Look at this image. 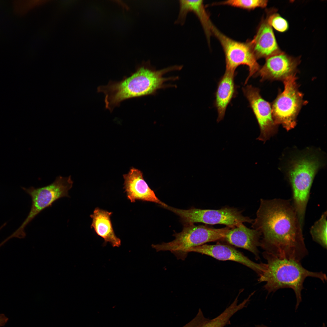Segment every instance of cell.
<instances>
[{
    "label": "cell",
    "mask_w": 327,
    "mask_h": 327,
    "mask_svg": "<svg viewBox=\"0 0 327 327\" xmlns=\"http://www.w3.org/2000/svg\"><path fill=\"white\" fill-rule=\"evenodd\" d=\"M252 227L261 234L264 251L300 262L308 254L302 226L292 200L261 199Z\"/></svg>",
    "instance_id": "6da1fadb"
},
{
    "label": "cell",
    "mask_w": 327,
    "mask_h": 327,
    "mask_svg": "<svg viewBox=\"0 0 327 327\" xmlns=\"http://www.w3.org/2000/svg\"><path fill=\"white\" fill-rule=\"evenodd\" d=\"M182 68L181 65H175L157 70L147 61L138 66L134 72L128 77H124L121 81H110L107 85L98 87L97 92L104 94L105 108L111 112L125 100L153 94L162 88L165 81L173 78H164V74Z\"/></svg>",
    "instance_id": "7a4b0ae2"
},
{
    "label": "cell",
    "mask_w": 327,
    "mask_h": 327,
    "mask_svg": "<svg viewBox=\"0 0 327 327\" xmlns=\"http://www.w3.org/2000/svg\"><path fill=\"white\" fill-rule=\"evenodd\" d=\"M263 256L266 263H264L258 281L265 282L264 288L268 293L281 289H292L297 300L296 309L302 301L301 292L307 277L316 278L324 283L326 281L325 274L321 271H309L302 266L300 262L279 258L264 251Z\"/></svg>",
    "instance_id": "3957f363"
},
{
    "label": "cell",
    "mask_w": 327,
    "mask_h": 327,
    "mask_svg": "<svg viewBox=\"0 0 327 327\" xmlns=\"http://www.w3.org/2000/svg\"><path fill=\"white\" fill-rule=\"evenodd\" d=\"M321 165L319 156L312 153L295 157L289 164L287 176L292 191V201L303 227L311 188Z\"/></svg>",
    "instance_id": "277c9868"
},
{
    "label": "cell",
    "mask_w": 327,
    "mask_h": 327,
    "mask_svg": "<svg viewBox=\"0 0 327 327\" xmlns=\"http://www.w3.org/2000/svg\"><path fill=\"white\" fill-rule=\"evenodd\" d=\"M230 228L226 226L213 229L194 224L185 225L182 231L173 235L175 239L172 241L153 244L152 247L157 252L170 251L177 259L184 260L190 249L207 243L224 239Z\"/></svg>",
    "instance_id": "5b68a950"
},
{
    "label": "cell",
    "mask_w": 327,
    "mask_h": 327,
    "mask_svg": "<svg viewBox=\"0 0 327 327\" xmlns=\"http://www.w3.org/2000/svg\"><path fill=\"white\" fill-rule=\"evenodd\" d=\"M73 183L71 176L66 177L59 176L56 177L52 183L44 187L38 188L32 187L28 188L22 187V190L31 197V207L25 220L9 237L21 238L25 237L26 227L41 212L51 206L54 202L61 197H70L68 191L72 187Z\"/></svg>",
    "instance_id": "8992f818"
},
{
    "label": "cell",
    "mask_w": 327,
    "mask_h": 327,
    "mask_svg": "<svg viewBox=\"0 0 327 327\" xmlns=\"http://www.w3.org/2000/svg\"><path fill=\"white\" fill-rule=\"evenodd\" d=\"M297 79L295 74L283 81V91L279 93L271 104L275 124L281 125L288 131L296 126L298 114L306 102L299 90Z\"/></svg>",
    "instance_id": "52a82bcc"
},
{
    "label": "cell",
    "mask_w": 327,
    "mask_h": 327,
    "mask_svg": "<svg viewBox=\"0 0 327 327\" xmlns=\"http://www.w3.org/2000/svg\"><path fill=\"white\" fill-rule=\"evenodd\" d=\"M165 208L178 216L185 225L201 223L211 225L223 224L231 228L240 223H252L253 221L249 217L243 215L237 209L233 207L218 210L195 208L183 210L167 205Z\"/></svg>",
    "instance_id": "ba28073f"
},
{
    "label": "cell",
    "mask_w": 327,
    "mask_h": 327,
    "mask_svg": "<svg viewBox=\"0 0 327 327\" xmlns=\"http://www.w3.org/2000/svg\"><path fill=\"white\" fill-rule=\"evenodd\" d=\"M212 34L217 38L221 45L225 56L226 70L235 72L239 66L243 65L248 67L249 75L245 84L249 79L256 75L260 67L248 43L234 40L227 36L213 25L211 27Z\"/></svg>",
    "instance_id": "9c48e42d"
},
{
    "label": "cell",
    "mask_w": 327,
    "mask_h": 327,
    "mask_svg": "<svg viewBox=\"0 0 327 327\" xmlns=\"http://www.w3.org/2000/svg\"><path fill=\"white\" fill-rule=\"evenodd\" d=\"M242 91L260 128V133L256 139L265 143L277 130L278 126L275 124L272 117L271 105L263 98L258 88L248 85L242 88Z\"/></svg>",
    "instance_id": "30bf717a"
},
{
    "label": "cell",
    "mask_w": 327,
    "mask_h": 327,
    "mask_svg": "<svg viewBox=\"0 0 327 327\" xmlns=\"http://www.w3.org/2000/svg\"><path fill=\"white\" fill-rule=\"evenodd\" d=\"M300 58L288 55L283 51L266 59L264 65L255 75L259 76L261 81L265 80L284 81L296 74Z\"/></svg>",
    "instance_id": "8fae6325"
},
{
    "label": "cell",
    "mask_w": 327,
    "mask_h": 327,
    "mask_svg": "<svg viewBox=\"0 0 327 327\" xmlns=\"http://www.w3.org/2000/svg\"><path fill=\"white\" fill-rule=\"evenodd\" d=\"M189 252L205 255L220 260H230L239 263L253 270L258 276L261 273L263 267V263L253 262L229 245L219 243L214 245L204 244L190 249Z\"/></svg>",
    "instance_id": "7c38bea8"
},
{
    "label": "cell",
    "mask_w": 327,
    "mask_h": 327,
    "mask_svg": "<svg viewBox=\"0 0 327 327\" xmlns=\"http://www.w3.org/2000/svg\"><path fill=\"white\" fill-rule=\"evenodd\" d=\"M124 189L127 198L132 203L137 200L157 203L165 208L168 205L162 202L144 180L141 171L132 167L129 172L123 175Z\"/></svg>",
    "instance_id": "4fadbf2b"
},
{
    "label": "cell",
    "mask_w": 327,
    "mask_h": 327,
    "mask_svg": "<svg viewBox=\"0 0 327 327\" xmlns=\"http://www.w3.org/2000/svg\"><path fill=\"white\" fill-rule=\"evenodd\" d=\"M248 43L257 59H266L282 51L278 45L267 16L261 23L253 39Z\"/></svg>",
    "instance_id": "5bb4252c"
},
{
    "label": "cell",
    "mask_w": 327,
    "mask_h": 327,
    "mask_svg": "<svg viewBox=\"0 0 327 327\" xmlns=\"http://www.w3.org/2000/svg\"><path fill=\"white\" fill-rule=\"evenodd\" d=\"M260 239L259 232L248 228L242 223L230 228L224 240L230 244L249 251L258 260L260 259L258 247L260 246Z\"/></svg>",
    "instance_id": "9a60e30c"
},
{
    "label": "cell",
    "mask_w": 327,
    "mask_h": 327,
    "mask_svg": "<svg viewBox=\"0 0 327 327\" xmlns=\"http://www.w3.org/2000/svg\"><path fill=\"white\" fill-rule=\"evenodd\" d=\"M179 13L174 24L184 25L188 14L190 12H193L199 20L209 44L213 24L205 8L203 1L181 0L179 1Z\"/></svg>",
    "instance_id": "2e32d148"
},
{
    "label": "cell",
    "mask_w": 327,
    "mask_h": 327,
    "mask_svg": "<svg viewBox=\"0 0 327 327\" xmlns=\"http://www.w3.org/2000/svg\"><path fill=\"white\" fill-rule=\"evenodd\" d=\"M235 75V72L225 71L218 83L214 102L218 113V122L223 119L227 106L236 95Z\"/></svg>",
    "instance_id": "e0dca14e"
},
{
    "label": "cell",
    "mask_w": 327,
    "mask_h": 327,
    "mask_svg": "<svg viewBox=\"0 0 327 327\" xmlns=\"http://www.w3.org/2000/svg\"><path fill=\"white\" fill-rule=\"evenodd\" d=\"M111 212L96 208L90 215L92 219L91 228L98 236L102 237L104 243H110L114 247H119L121 240L115 235L110 219Z\"/></svg>",
    "instance_id": "ac0fdd59"
},
{
    "label": "cell",
    "mask_w": 327,
    "mask_h": 327,
    "mask_svg": "<svg viewBox=\"0 0 327 327\" xmlns=\"http://www.w3.org/2000/svg\"><path fill=\"white\" fill-rule=\"evenodd\" d=\"M327 211L324 212L320 218L312 226L310 233L313 241L324 248H327Z\"/></svg>",
    "instance_id": "d6986e66"
},
{
    "label": "cell",
    "mask_w": 327,
    "mask_h": 327,
    "mask_svg": "<svg viewBox=\"0 0 327 327\" xmlns=\"http://www.w3.org/2000/svg\"><path fill=\"white\" fill-rule=\"evenodd\" d=\"M268 1L266 0H229L219 2V4L251 10L257 8H265L267 5Z\"/></svg>",
    "instance_id": "ffe728a7"
},
{
    "label": "cell",
    "mask_w": 327,
    "mask_h": 327,
    "mask_svg": "<svg viewBox=\"0 0 327 327\" xmlns=\"http://www.w3.org/2000/svg\"><path fill=\"white\" fill-rule=\"evenodd\" d=\"M276 10L271 9L269 11L267 15L268 21L272 27L277 31L283 32L288 28L287 21L278 14L275 12Z\"/></svg>",
    "instance_id": "44dd1931"
},
{
    "label": "cell",
    "mask_w": 327,
    "mask_h": 327,
    "mask_svg": "<svg viewBox=\"0 0 327 327\" xmlns=\"http://www.w3.org/2000/svg\"><path fill=\"white\" fill-rule=\"evenodd\" d=\"M8 320V318L4 314H0V327L4 325Z\"/></svg>",
    "instance_id": "7402d4cb"
},
{
    "label": "cell",
    "mask_w": 327,
    "mask_h": 327,
    "mask_svg": "<svg viewBox=\"0 0 327 327\" xmlns=\"http://www.w3.org/2000/svg\"><path fill=\"white\" fill-rule=\"evenodd\" d=\"M256 327H269L263 325H255ZM322 327H325V325L323 324Z\"/></svg>",
    "instance_id": "603a6c76"
},
{
    "label": "cell",
    "mask_w": 327,
    "mask_h": 327,
    "mask_svg": "<svg viewBox=\"0 0 327 327\" xmlns=\"http://www.w3.org/2000/svg\"><path fill=\"white\" fill-rule=\"evenodd\" d=\"M182 327H188L186 325H184V326H183Z\"/></svg>",
    "instance_id": "cb8c5ba5"
}]
</instances>
